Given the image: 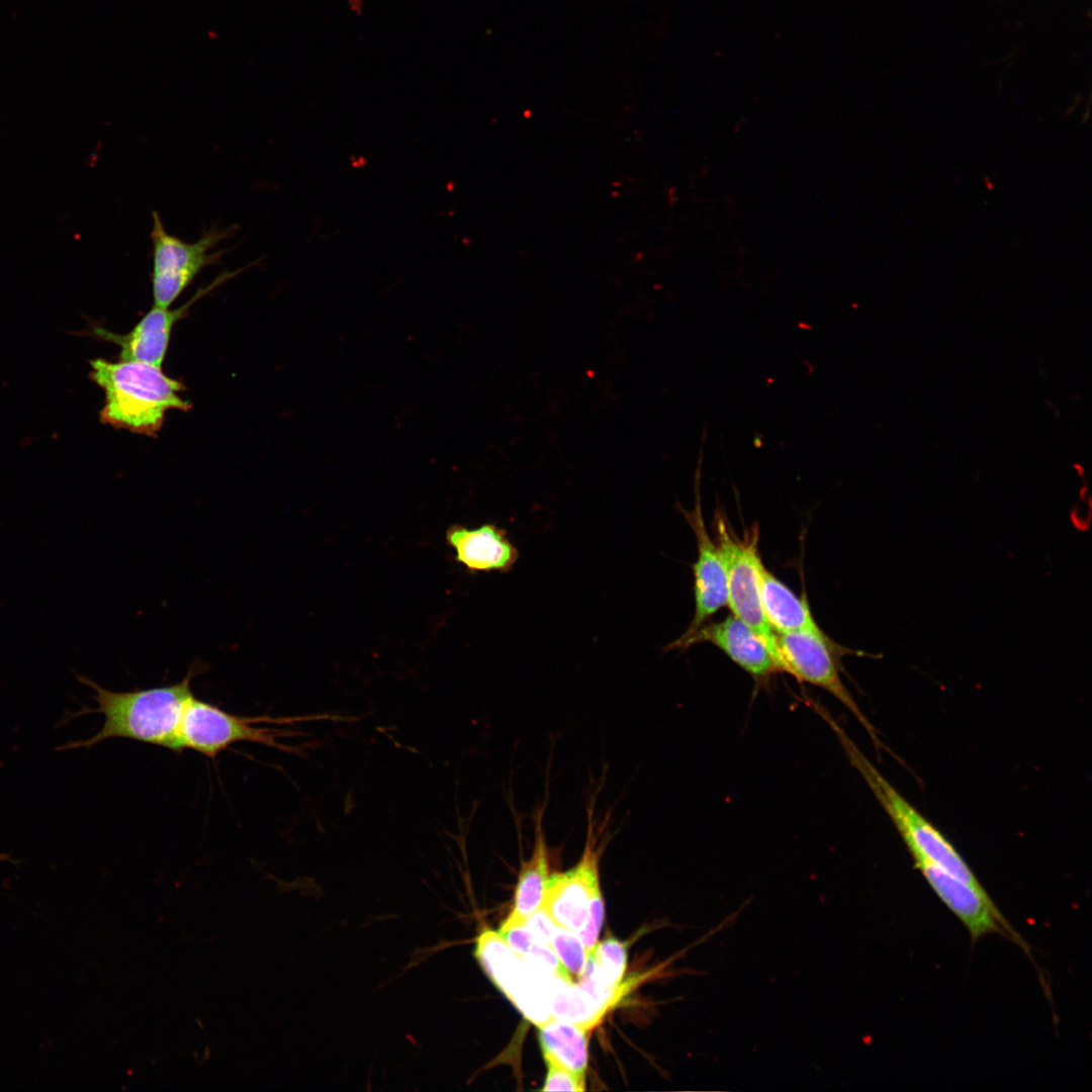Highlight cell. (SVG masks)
Instances as JSON below:
<instances>
[{"instance_id":"1","label":"cell","mask_w":1092,"mask_h":1092,"mask_svg":"<svg viewBox=\"0 0 1092 1092\" xmlns=\"http://www.w3.org/2000/svg\"><path fill=\"white\" fill-rule=\"evenodd\" d=\"M195 669L189 670L182 681L147 690L113 692L92 679L76 674L77 679L94 691L96 709L78 712H95L103 715L101 729L85 740L66 743L58 750L89 748L109 738H124L158 745L181 752L179 728L185 708L191 699V679Z\"/></svg>"},{"instance_id":"2","label":"cell","mask_w":1092,"mask_h":1092,"mask_svg":"<svg viewBox=\"0 0 1092 1092\" xmlns=\"http://www.w3.org/2000/svg\"><path fill=\"white\" fill-rule=\"evenodd\" d=\"M89 364V378L104 392L99 413L103 424L156 438L168 411L188 412L192 407L180 396L185 385L166 375L162 366L102 358L92 359Z\"/></svg>"},{"instance_id":"3","label":"cell","mask_w":1092,"mask_h":1092,"mask_svg":"<svg viewBox=\"0 0 1092 1092\" xmlns=\"http://www.w3.org/2000/svg\"><path fill=\"white\" fill-rule=\"evenodd\" d=\"M812 709L831 727L849 762L892 819L913 858L925 859L969 885L985 890L956 848L892 787L830 713L817 703Z\"/></svg>"},{"instance_id":"4","label":"cell","mask_w":1092,"mask_h":1092,"mask_svg":"<svg viewBox=\"0 0 1092 1092\" xmlns=\"http://www.w3.org/2000/svg\"><path fill=\"white\" fill-rule=\"evenodd\" d=\"M152 292L154 305L169 307L206 267L217 264L225 250L212 251L236 231L211 226L195 242L169 234L157 211L152 212Z\"/></svg>"},{"instance_id":"5","label":"cell","mask_w":1092,"mask_h":1092,"mask_svg":"<svg viewBox=\"0 0 1092 1092\" xmlns=\"http://www.w3.org/2000/svg\"><path fill=\"white\" fill-rule=\"evenodd\" d=\"M716 545L727 575V605L733 615L743 621L758 636L782 671L777 649L776 632L767 621L760 602L758 580L754 567L757 555L758 532L751 529L744 538L738 537L725 517L715 518Z\"/></svg>"},{"instance_id":"6","label":"cell","mask_w":1092,"mask_h":1092,"mask_svg":"<svg viewBox=\"0 0 1092 1092\" xmlns=\"http://www.w3.org/2000/svg\"><path fill=\"white\" fill-rule=\"evenodd\" d=\"M587 808L585 844L578 862L563 873L549 876L542 909L559 926L578 934L587 917L594 895L601 890L599 864L606 844V826Z\"/></svg>"},{"instance_id":"7","label":"cell","mask_w":1092,"mask_h":1092,"mask_svg":"<svg viewBox=\"0 0 1092 1092\" xmlns=\"http://www.w3.org/2000/svg\"><path fill=\"white\" fill-rule=\"evenodd\" d=\"M782 671L821 688L837 699L866 728L876 747H883L876 729L862 714L841 680L835 654L848 651L829 637L809 632L776 633Z\"/></svg>"},{"instance_id":"8","label":"cell","mask_w":1092,"mask_h":1092,"mask_svg":"<svg viewBox=\"0 0 1092 1092\" xmlns=\"http://www.w3.org/2000/svg\"><path fill=\"white\" fill-rule=\"evenodd\" d=\"M259 722H276L268 717L247 718L233 715L194 696L189 700L179 728L181 751L191 749L214 758L231 745L253 742L280 747L277 730L253 726Z\"/></svg>"},{"instance_id":"9","label":"cell","mask_w":1092,"mask_h":1092,"mask_svg":"<svg viewBox=\"0 0 1092 1092\" xmlns=\"http://www.w3.org/2000/svg\"><path fill=\"white\" fill-rule=\"evenodd\" d=\"M244 270L245 268H241L232 272H221L210 284L198 289L186 303L175 309L153 305L126 334H115L98 325H92L83 334L117 345L120 348L119 360L141 361L162 366L176 323L187 316L190 306L197 299Z\"/></svg>"},{"instance_id":"10","label":"cell","mask_w":1092,"mask_h":1092,"mask_svg":"<svg viewBox=\"0 0 1092 1092\" xmlns=\"http://www.w3.org/2000/svg\"><path fill=\"white\" fill-rule=\"evenodd\" d=\"M914 866L938 898L963 922L973 941L996 933L1025 947L986 890H979L925 859L915 858Z\"/></svg>"},{"instance_id":"11","label":"cell","mask_w":1092,"mask_h":1092,"mask_svg":"<svg viewBox=\"0 0 1092 1092\" xmlns=\"http://www.w3.org/2000/svg\"><path fill=\"white\" fill-rule=\"evenodd\" d=\"M701 642H709L721 649L755 680H765L779 671L764 643L749 626L734 615L719 622L703 624L691 633H684L667 645L666 649H686Z\"/></svg>"},{"instance_id":"12","label":"cell","mask_w":1092,"mask_h":1092,"mask_svg":"<svg viewBox=\"0 0 1092 1092\" xmlns=\"http://www.w3.org/2000/svg\"><path fill=\"white\" fill-rule=\"evenodd\" d=\"M692 511L681 509V513L694 531L697 539V560L693 565L695 614L685 632L691 633L721 608L727 606V575L716 543L711 539L706 528L699 495Z\"/></svg>"},{"instance_id":"13","label":"cell","mask_w":1092,"mask_h":1092,"mask_svg":"<svg viewBox=\"0 0 1092 1092\" xmlns=\"http://www.w3.org/2000/svg\"><path fill=\"white\" fill-rule=\"evenodd\" d=\"M474 954L488 979L514 1005L540 986L545 973L516 953L497 931L488 928L477 936Z\"/></svg>"},{"instance_id":"14","label":"cell","mask_w":1092,"mask_h":1092,"mask_svg":"<svg viewBox=\"0 0 1092 1092\" xmlns=\"http://www.w3.org/2000/svg\"><path fill=\"white\" fill-rule=\"evenodd\" d=\"M446 540L456 552L455 560L471 573L509 572L519 559L507 531L494 524L476 529L453 525L447 530Z\"/></svg>"},{"instance_id":"15","label":"cell","mask_w":1092,"mask_h":1092,"mask_svg":"<svg viewBox=\"0 0 1092 1092\" xmlns=\"http://www.w3.org/2000/svg\"><path fill=\"white\" fill-rule=\"evenodd\" d=\"M761 606L776 633L809 632L827 636L814 620L805 600L798 598L763 564L760 554L754 559Z\"/></svg>"},{"instance_id":"16","label":"cell","mask_w":1092,"mask_h":1092,"mask_svg":"<svg viewBox=\"0 0 1092 1092\" xmlns=\"http://www.w3.org/2000/svg\"><path fill=\"white\" fill-rule=\"evenodd\" d=\"M549 876V848L540 814L535 824L534 847L531 856L522 863L519 873L514 907L502 924H524L531 915L541 909Z\"/></svg>"},{"instance_id":"17","label":"cell","mask_w":1092,"mask_h":1092,"mask_svg":"<svg viewBox=\"0 0 1092 1092\" xmlns=\"http://www.w3.org/2000/svg\"><path fill=\"white\" fill-rule=\"evenodd\" d=\"M537 1027L545 1063L555 1064L585 1078L590 1030L554 1017Z\"/></svg>"},{"instance_id":"18","label":"cell","mask_w":1092,"mask_h":1092,"mask_svg":"<svg viewBox=\"0 0 1092 1092\" xmlns=\"http://www.w3.org/2000/svg\"><path fill=\"white\" fill-rule=\"evenodd\" d=\"M551 1017L594 1028L605 1014L590 1001L575 982L554 977L551 992Z\"/></svg>"},{"instance_id":"19","label":"cell","mask_w":1092,"mask_h":1092,"mask_svg":"<svg viewBox=\"0 0 1092 1092\" xmlns=\"http://www.w3.org/2000/svg\"><path fill=\"white\" fill-rule=\"evenodd\" d=\"M497 932L509 946L528 963L566 982H573L561 967L550 945L533 934L525 924H502Z\"/></svg>"},{"instance_id":"20","label":"cell","mask_w":1092,"mask_h":1092,"mask_svg":"<svg viewBox=\"0 0 1092 1092\" xmlns=\"http://www.w3.org/2000/svg\"><path fill=\"white\" fill-rule=\"evenodd\" d=\"M549 945L563 970L576 982L583 972L588 954L579 936L556 924L551 932Z\"/></svg>"},{"instance_id":"21","label":"cell","mask_w":1092,"mask_h":1092,"mask_svg":"<svg viewBox=\"0 0 1092 1092\" xmlns=\"http://www.w3.org/2000/svg\"><path fill=\"white\" fill-rule=\"evenodd\" d=\"M598 968L610 979L622 983L627 968V947L617 938L598 942L589 951Z\"/></svg>"},{"instance_id":"22","label":"cell","mask_w":1092,"mask_h":1092,"mask_svg":"<svg viewBox=\"0 0 1092 1092\" xmlns=\"http://www.w3.org/2000/svg\"><path fill=\"white\" fill-rule=\"evenodd\" d=\"M547 1074L544 1081L543 1091H572L579 1092L585 1089V1078H582L555 1064L546 1063Z\"/></svg>"},{"instance_id":"23","label":"cell","mask_w":1092,"mask_h":1092,"mask_svg":"<svg viewBox=\"0 0 1092 1092\" xmlns=\"http://www.w3.org/2000/svg\"><path fill=\"white\" fill-rule=\"evenodd\" d=\"M0 858H2V857H1V854H0Z\"/></svg>"}]
</instances>
